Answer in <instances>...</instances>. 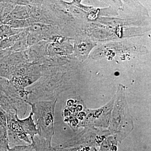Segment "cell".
Segmentation results:
<instances>
[{"mask_svg":"<svg viewBox=\"0 0 151 151\" xmlns=\"http://www.w3.org/2000/svg\"><path fill=\"white\" fill-rule=\"evenodd\" d=\"M33 114L31 112L28 117L25 119H20L18 117L17 118L22 129L25 134L29 137L32 142L33 141L35 136L38 134L36 124L33 119Z\"/></svg>","mask_w":151,"mask_h":151,"instance_id":"obj_5","label":"cell"},{"mask_svg":"<svg viewBox=\"0 0 151 151\" xmlns=\"http://www.w3.org/2000/svg\"><path fill=\"white\" fill-rule=\"evenodd\" d=\"M117 97L111 114L109 131L110 135L121 141L129 134L134 126L124 92L118 93Z\"/></svg>","mask_w":151,"mask_h":151,"instance_id":"obj_1","label":"cell"},{"mask_svg":"<svg viewBox=\"0 0 151 151\" xmlns=\"http://www.w3.org/2000/svg\"><path fill=\"white\" fill-rule=\"evenodd\" d=\"M114 97L110 103L101 108L96 110L87 109L85 111V116L79 124V128L92 127L105 129L109 127L115 102Z\"/></svg>","mask_w":151,"mask_h":151,"instance_id":"obj_3","label":"cell"},{"mask_svg":"<svg viewBox=\"0 0 151 151\" xmlns=\"http://www.w3.org/2000/svg\"><path fill=\"white\" fill-rule=\"evenodd\" d=\"M0 142L8 145L6 113L0 107Z\"/></svg>","mask_w":151,"mask_h":151,"instance_id":"obj_6","label":"cell"},{"mask_svg":"<svg viewBox=\"0 0 151 151\" xmlns=\"http://www.w3.org/2000/svg\"><path fill=\"white\" fill-rule=\"evenodd\" d=\"M6 116L8 144L13 146L32 144L31 140L25 134L18 122L17 113H6Z\"/></svg>","mask_w":151,"mask_h":151,"instance_id":"obj_4","label":"cell"},{"mask_svg":"<svg viewBox=\"0 0 151 151\" xmlns=\"http://www.w3.org/2000/svg\"><path fill=\"white\" fill-rule=\"evenodd\" d=\"M57 99L26 103L30 106L36 122L38 135L47 140H52L54 134L55 111Z\"/></svg>","mask_w":151,"mask_h":151,"instance_id":"obj_2","label":"cell"}]
</instances>
